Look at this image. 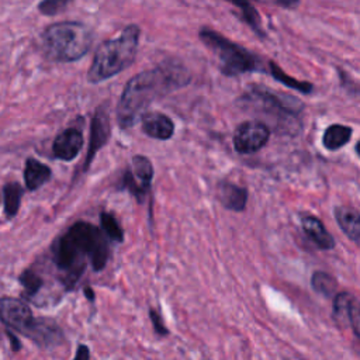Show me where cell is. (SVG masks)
Here are the masks:
<instances>
[{"label": "cell", "mask_w": 360, "mask_h": 360, "mask_svg": "<svg viewBox=\"0 0 360 360\" xmlns=\"http://www.w3.org/2000/svg\"><path fill=\"white\" fill-rule=\"evenodd\" d=\"M188 70L179 62H162L128 80L117 105V122L121 129L131 128L158 98L186 86Z\"/></svg>", "instance_id": "6da1fadb"}, {"label": "cell", "mask_w": 360, "mask_h": 360, "mask_svg": "<svg viewBox=\"0 0 360 360\" xmlns=\"http://www.w3.org/2000/svg\"><path fill=\"white\" fill-rule=\"evenodd\" d=\"M110 256L107 239L96 225L77 221L55 243L53 259L60 271L65 273V284L72 288L82 276L87 262L94 271L105 267Z\"/></svg>", "instance_id": "7a4b0ae2"}, {"label": "cell", "mask_w": 360, "mask_h": 360, "mask_svg": "<svg viewBox=\"0 0 360 360\" xmlns=\"http://www.w3.org/2000/svg\"><path fill=\"white\" fill-rule=\"evenodd\" d=\"M139 35V27L131 24L115 38L101 42L94 53L93 63L89 68L87 80L90 83H100L129 68L136 56Z\"/></svg>", "instance_id": "3957f363"}, {"label": "cell", "mask_w": 360, "mask_h": 360, "mask_svg": "<svg viewBox=\"0 0 360 360\" xmlns=\"http://www.w3.org/2000/svg\"><path fill=\"white\" fill-rule=\"evenodd\" d=\"M91 42V31L79 21H59L42 32L44 51L55 62H75L83 58Z\"/></svg>", "instance_id": "277c9868"}, {"label": "cell", "mask_w": 360, "mask_h": 360, "mask_svg": "<svg viewBox=\"0 0 360 360\" xmlns=\"http://www.w3.org/2000/svg\"><path fill=\"white\" fill-rule=\"evenodd\" d=\"M198 37L201 42L217 56L222 75L238 76L260 69V59L256 55L222 34L204 27L198 31Z\"/></svg>", "instance_id": "5b68a950"}, {"label": "cell", "mask_w": 360, "mask_h": 360, "mask_svg": "<svg viewBox=\"0 0 360 360\" xmlns=\"http://www.w3.org/2000/svg\"><path fill=\"white\" fill-rule=\"evenodd\" d=\"M243 98L256 104L257 108H260L266 114L284 117L285 120L297 117L304 108V104L300 100L290 97L287 94L280 96L260 86H253L246 94H243Z\"/></svg>", "instance_id": "8992f818"}, {"label": "cell", "mask_w": 360, "mask_h": 360, "mask_svg": "<svg viewBox=\"0 0 360 360\" xmlns=\"http://www.w3.org/2000/svg\"><path fill=\"white\" fill-rule=\"evenodd\" d=\"M153 179L152 162L143 155H135L131 163L125 169L121 180L120 188L129 191L139 202H143L146 194L149 193Z\"/></svg>", "instance_id": "52a82bcc"}, {"label": "cell", "mask_w": 360, "mask_h": 360, "mask_svg": "<svg viewBox=\"0 0 360 360\" xmlns=\"http://www.w3.org/2000/svg\"><path fill=\"white\" fill-rule=\"evenodd\" d=\"M270 138L269 127L257 120L243 121L239 124L233 134V148L238 153H255L260 150Z\"/></svg>", "instance_id": "ba28073f"}, {"label": "cell", "mask_w": 360, "mask_h": 360, "mask_svg": "<svg viewBox=\"0 0 360 360\" xmlns=\"http://www.w3.org/2000/svg\"><path fill=\"white\" fill-rule=\"evenodd\" d=\"M110 112H108V103L100 104L96 111L94 115L91 118V129H90V143H89V149H87V155H86V160H84V166L83 170H87L89 166L91 165L97 150L100 148H103L108 138H110Z\"/></svg>", "instance_id": "9c48e42d"}, {"label": "cell", "mask_w": 360, "mask_h": 360, "mask_svg": "<svg viewBox=\"0 0 360 360\" xmlns=\"http://www.w3.org/2000/svg\"><path fill=\"white\" fill-rule=\"evenodd\" d=\"M0 321L25 335L35 322L31 309L22 301L10 297L0 298Z\"/></svg>", "instance_id": "30bf717a"}, {"label": "cell", "mask_w": 360, "mask_h": 360, "mask_svg": "<svg viewBox=\"0 0 360 360\" xmlns=\"http://www.w3.org/2000/svg\"><path fill=\"white\" fill-rule=\"evenodd\" d=\"M332 318L339 328L352 326L354 335L359 336V308L357 301L350 292H336L333 298Z\"/></svg>", "instance_id": "8fae6325"}, {"label": "cell", "mask_w": 360, "mask_h": 360, "mask_svg": "<svg viewBox=\"0 0 360 360\" xmlns=\"http://www.w3.org/2000/svg\"><path fill=\"white\" fill-rule=\"evenodd\" d=\"M83 148V132L79 128L70 127L56 135L52 143L53 158L65 162L73 160Z\"/></svg>", "instance_id": "7c38bea8"}, {"label": "cell", "mask_w": 360, "mask_h": 360, "mask_svg": "<svg viewBox=\"0 0 360 360\" xmlns=\"http://www.w3.org/2000/svg\"><path fill=\"white\" fill-rule=\"evenodd\" d=\"M141 127L143 134L153 139L166 141L174 134V122L160 111H148L141 115Z\"/></svg>", "instance_id": "4fadbf2b"}, {"label": "cell", "mask_w": 360, "mask_h": 360, "mask_svg": "<svg viewBox=\"0 0 360 360\" xmlns=\"http://www.w3.org/2000/svg\"><path fill=\"white\" fill-rule=\"evenodd\" d=\"M301 226L307 236L322 250H329L335 248L333 236L325 229L321 219L314 215H301Z\"/></svg>", "instance_id": "5bb4252c"}, {"label": "cell", "mask_w": 360, "mask_h": 360, "mask_svg": "<svg viewBox=\"0 0 360 360\" xmlns=\"http://www.w3.org/2000/svg\"><path fill=\"white\" fill-rule=\"evenodd\" d=\"M218 198L226 210L243 211L248 202V190L235 183L224 180L218 184Z\"/></svg>", "instance_id": "9a60e30c"}, {"label": "cell", "mask_w": 360, "mask_h": 360, "mask_svg": "<svg viewBox=\"0 0 360 360\" xmlns=\"http://www.w3.org/2000/svg\"><path fill=\"white\" fill-rule=\"evenodd\" d=\"M51 176H52V172H51L49 166L44 165L42 162H39L34 158H28L25 160L24 183L30 191H34V190L39 188L41 186H44L45 183H48Z\"/></svg>", "instance_id": "2e32d148"}, {"label": "cell", "mask_w": 360, "mask_h": 360, "mask_svg": "<svg viewBox=\"0 0 360 360\" xmlns=\"http://www.w3.org/2000/svg\"><path fill=\"white\" fill-rule=\"evenodd\" d=\"M335 218L345 235L353 242L360 240V215L353 207H336Z\"/></svg>", "instance_id": "e0dca14e"}, {"label": "cell", "mask_w": 360, "mask_h": 360, "mask_svg": "<svg viewBox=\"0 0 360 360\" xmlns=\"http://www.w3.org/2000/svg\"><path fill=\"white\" fill-rule=\"evenodd\" d=\"M353 129L352 127L342 125V124H332L329 125L323 135H322V145L328 150H338L343 148L352 139Z\"/></svg>", "instance_id": "ac0fdd59"}, {"label": "cell", "mask_w": 360, "mask_h": 360, "mask_svg": "<svg viewBox=\"0 0 360 360\" xmlns=\"http://www.w3.org/2000/svg\"><path fill=\"white\" fill-rule=\"evenodd\" d=\"M225 1H229L231 4H233L240 10V18L243 20L245 24H248L252 28V31L256 35L262 38L266 37L262 27V21H260V14L249 0H225Z\"/></svg>", "instance_id": "d6986e66"}, {"label": "cell", "mask_w": 360, "mask_h": 360, "mask_svg": "<svg viewBox=\"0 0 360 360\" xmlns=\"http://www.w3.org/2000/svg\"><path fill=\"white\" fill-rule=\"evenodd\" d=\"M269 70H270V75L273 76L274 80L280 82L281 84L287 86V87H291L300 93H304V94H311L314 91V86L312 83L309 82H301V80H297L291 76H288L280 66H277L274 62H269Z\"/></svg>", "instance_id": "ffe728a7"}, {"label": "cell", "mask_w": 360, "mask_h": 360, "mask_svg": "<svg viewBox=\"0 0 360 360\" xmlns=\"http://www.w3.org/2000/svg\"><path fill=\"white\" fill-rule=\"evenodd\" d=\"M4 212L8 218H13L20 208L24 188L17 181H10L4 186Z\"/></svg>", "instance_id": "44dd1931"}, {"label": "cell", "mask_w": 360, "mask_h": 360, "mask_svg": "<svg viewBox=\"0 0 360 360\" xmlns=\"http://www.w3.org/2000/svg\"><path fill=\"white\" fill-rule=\"evenodd\" d=\"M311 285L322 297H335L338 288L336 280L325 271H315L311 277Z\"/></svg>", "instance_id": "7402d4cb"}, {"label": "cell", "mask_w": 360, "mask_h": 360, "mask_svg": "<svg viewBox=\"0 0 360 360\" xmlns=\"http://www.w3.org/2000/svg\"><path fill=\"white\" fill-rule=\"evenodd\" d=\"M100 225L103 229V233H105L110 239L114 242H122L124 240V231L120 226L117 218L110 212H101L100 214Z\"/></svg>", "instance_id": "603a6c76"}, {"label": "cell", "mask_w": 360, "mask_h": 360, "mask_svg": "<svg viewBox=\"0 0 360 360\" xmlns=\"http://www.w3.org/2000/svg\"><path fill=\"white\" fill-rule=\"evenodd\" d=\"M73 0H42L38 4V11L44 15H56L66 10Z\"/></svg>", "instance_id": "cb8c5ba5"}, {"label": "cell", "mask_w": 360, "mask_h": 360, "mask_svg": "<svg viewBox=\"0 0 360 360\" xmlns=\"http://www.w3.org/2000/svg\"><path fill=\"white\" fill-rule=\"evenodd\" d=\"M20 280H21V284L24 285V288H25V292L30 294V295L35 294L39 290V287L42 285L41 277L37 273L31 271V270L24 271L22 276L20 277Z\"/></svg>", "instance_id": "d4e9b609"}, {"label": "cell", "mask_w": 360, "mask_h": 360, "mask_svg": "<svg viewBox=\"0 0 360 360\" xmlns=\"http://www.w3.org/2000/svg\"><path fill=\"white\" fill-rule=\"evenodd\" d=\"M149 316H150V321H152V323H153L155 332H156L158 335H160V336H166V335L169 333V330H167V328L165 326L160 314H159L158 311H155V309L150 308V309H149Z\"/></svg>", "instance_id": "484cf974"}, {"label": "cell", "mask_w": 360, "mask_h": 360, "mask_svg": "<svg viewBox=\"0 0 360 360\" xmlns=\"http://www.w3.org/2000/svg\"><path fill=\"white\" fill-rule=\"evenodd\" d=\"M73 360H90V350L86 345H79Z\"/></svg>", "instance_id": "4316f807"}, {"label": "cell", "mask_w": 360, "mask_h": 360, "mask_svg": "<svg viewBox=\"0 0 360 360\" xmlns=\"http://www.w3.org/2000/svg\"><path fill=\"white\" fill-rule=\"evenodd\" d=\"M276 3L284 8H295L300 4V0H276Z\"/></svg>", "instance_id": "83f0119b"}, {"label": "cell", "mask_w": 360, "mask_h": 360, "mask_svg": "<svg viewBox=\"0 0 360 360\" xmlns=\"http://www.w3.org/2000/svg\"><path fill=\"white\" fill-rule=\"evenodd\" d=\"M84 294H86V297H87L89 300H91V301L94 300V294H93V290H91V288L86 287V288H84Z\"/></svg>", "instance_id": "f1b7e54d"}]
</instances>
